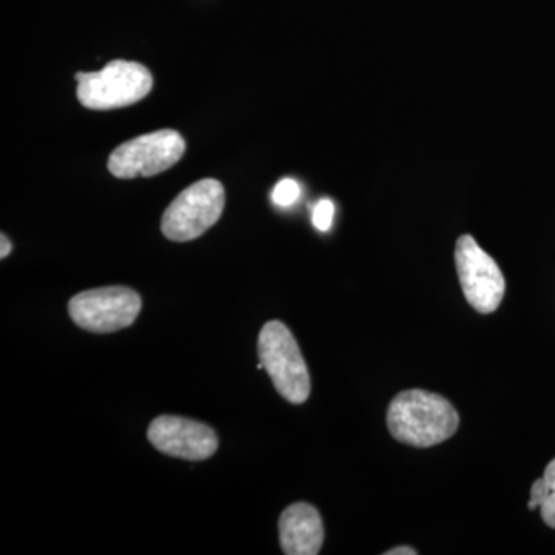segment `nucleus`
<instances>
[{"mask_svg":"<svg viewBox=\"0 0 555 555\" xmlns=\"http://www.w3.org/2000/svg\"><path fill=\"white\" fill-rule=\"evenodd\" d=\"M324 542L320 513L309 503H295L281 514L280 543L287 555H317Z\"/></svg>","mask_w":555,"mask_h":555,"instance_id":"1a4fd4ad","label":"nucleus"},{"mask_svg":"<svg viewBox=\"0 0 555 555\" xmlns=\"http://www.w3.org/2000/svg\"><path fill=\"white\" fill-rule=\"evenodd\" d=\"M335 206L331 199H321L313 208V225L321 232H327L334 221Z\"/></svg>","mask_w":555,"mask_h":555,"instance_id":"9b49d317","label":"nucleus"},{"mask_svg":"<svg viewBox=\"0 0 555 555\" xmlns=\"http://www.w3.org/2000/svg\"><path fill=\"white\" fill-rule=\"evenodd\" d=\"M459 425L451 401L423 389L398 393L387 408L390 436L409 447H437L454 436Z\"/></svg>","mask_w":555,"mask_h":555,"instance_id":"f257e3e1","label":"nucleus"},{"mask_svg":"<svg viewBox=\"0 0 555 555\" xmlns=\"http://www.w3.org/2000/svg\"><path fill=\"white\" fill-rule=\"evenodd\" d=\"M0 243H2V250H0V258L5 259L9 257L11 251L10 240L5 235L0 236Z\"/></svg>","mask_w":555,"mask_h":555,"instance_id":"dca6fc26","label":"nucleus"},{"mask_svg":"<svg viewBox=\"0 0 555 555\" xmlns=\"http://www.w3.org/2000/svg\"><path fill=\"white\" fill-rule=\"evenodd\" d=\"M547 495H550V489H547L543 477L539 478L531 488V499H529L528 503L529 509H539L540 505L545 502Z\"/></svg>","mask_w":555,"mask_h":555,"instance_id":"f8f14e48","label":"nucleus"},{"mask_svg":"<svg viewBox=\"0 0 555 555\" xmlns=\"http://www.w3.org/2000/svg\"><path fill=\"white\" fill-rule=\"evenodd\" d=\"M416 550L414 547L409 546H398L393 547V550L386 551L385 555H416Z\"/></svg>","mask_w":555,"mask_h":555,"instance_id":"2eb2a0df","label":"nucleus"},{"mask_svg":"<svg viewBox=\"0 0 555 555\" xmlns=\"http://www.w3.org/2000/svg\"><path fill=\"white\" fill-rule=\"evenodd\" d=\"M78 100L90 109L129 107L153 89V76L138 62L112 61L101 72L76 73Z\"/></svg>","mask_w":555,"mask_h":555,"instance_id":"f03ea898","label":"nucleus"},{"mask_svg":"<svg viewBox=\"0 0 555 555\" xmlns=\"http://www.w3.org/2000/svg\"><path fill=\"white\" fill-rule=\"evenodd\" d=\"M141 308L138 292L122 286L86 291L68 302V313L76 326L93 334H112L131 326Z\"/></svg>","mask_w":555,"mask_h":555,"instance_id":"423d86ee","label":"nucleus"},{"mask_svg":"<svg viewBox=\"0 0 555 555\" xmlns=\"http://www.w3.org/2000/svg\"><path fill=\"white\" fill-rule=\"evenodd\" d=\"M147 437L163 454L190 462L210 459L218 449V437L211 427L184 416H158L149 426Z\"/></svg>","mask_w":555,"mask_h":555,"instance_id":"6e6552de","label":"nucleus"},{"mask_svg":"<svg viewBox=\"0 0 555 555\" xmlns=\"http://www.w3.org/2000/svg\"><path fill=\"white\" fill-rule=\"evenodd\" d=\"M225 206V192L217 179H203L179 193L164 211V236L177 243H188L214 228Z\"/></svg>","mask_w":555,"mask_h":555,"instance_id":"20e7f679","label":"nucleus"},{"mask_svg":"<svg viewBox=\"0 0 555 555\" xmlns=\"http://www.w3.org/2000/svg\"><path fill=\"white\" fill-rule=\"evenodd\" d=\"M184 152L185 141L178 131H153L130 139L113 150L108 158V170L119 179L155 177L178 164Z\"/></svg>","mask_w":555,"mask_h":555,"instance_id":"39448f33","label":"nucleus"},{"mask_svg":"<svg viewBox=\"0 0 555 555\" xmlns=\"http://www.w3.org/2000/svg\"><path fill=\"white\" fill-rule=\"evenodd\" d=\"M455 266L466 301L478 313L495 312L505 297L506 283L494 258L473 236L463 235L456 241Z\"/></svg>","mask_w":555,"mask_h":555,"instance_id":"0eeeda50","label":"nucleus"},{"mask_svg":"<svg viewBox=\"0 0 555 555\" xmlns=\"http://www.w3.org/2000/svg\"><path fill=\"white\" fill-rule=\"evenodd\" d=\"M259 363L276 392L288 403L301 404L310 396V375L297 339L281 321H269L259 332Z\"/></svg>","mask_w":555,"mask_h":555,"instance_id":"7ed1b4c3","label":"nucleus"},{"mask_svg":"<svg viewBox=\"0 0 555 555\" xmlns=\"http://www.w3.org/2000/svg\"><path fill=\"white\" fill-rule=\"evenodd\" d=\"M299 195H301V188L295 179L286 178L278 182L276 188L273 189L272 199L276 206L288 207L297 203Z\"/></svg>","mask_w":555,"mask_h":555,"instance_id":"9d476101","label":"nucleus"},{"mask_svg":"<svg viewBox=\"0 0 555 555\" xmlns=\"http://www.w3.org/2000/svg\"><path fill=\"white\" fill-rule=\"evenodd\" d=\"M543 480H545L547 489H550V494L551 492H555V459L553 462H550V465L546 466Z\"/></svg>","mask_w":555,"mask_h":555,"instance_id":"4468645a","label":"nucleus"},{"mask_svg":"<svg viewBox=\"0 0 555 555\" xmlns=\"http://www.w3.org/2000/svg\"><path fill=\"white\" fill-rule=\"evenodd\" d=\"M539 509L540 514H542L543 521H545L550 528L555 529V492H551V494L546 496L545 502L540 505Z\"/></svg>","mask_w":555,"mask_h":555,"instance_id":"ddd939ff","label":"nucleus"}]
</instances>
